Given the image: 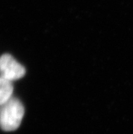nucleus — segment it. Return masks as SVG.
I'll use <instances>...</instances> for the list:
<instances>
[{
    "instance_id": "1",
    "label": "nucleus",
    "mask_w": 133,
    "mask_h": 134,
    "mask_svg": "<svg viewBox=\"0 0 133 134\" xmlns=\"http://www.w3.org/2000/svg\"><path fill=\"white\" fill-rule=\"evenodd\" d=\"M25 108L19 99L11 97L0 105V127L5 131L16 130L22 122Z\"/></svg>"
},
{
    "instance_id": "2",
    "label": "nucleus",
    "mask_w": 133,
    "mask_h": 134,
    "mask_svg": "<svg viewBox=\"0 0 133 134\" xmlns=\"http://www.w3.org/2000/svg\"><path fill=\"white\" fill-rule=\"evenodd\" d=\"M25 68L10 54L0 57V76L10 82L20 79L25 75Z\"/></svg>"
},
{
    "instance_id": "3",
    "label": "nucleus",
    "mask_w": 133,
    "mask_h": 134,
    "mask_svg": "<svg viewBox=\"0 0 133 134\" xmlns=\"http://www.w3.org/2000/svg\"><path fill=\"white\" fill-rule=\"evenodd\" d=\"M13 90L12 82L0 76V105L5 103L12 97Z\"/></svg>"
}]
</instances>
